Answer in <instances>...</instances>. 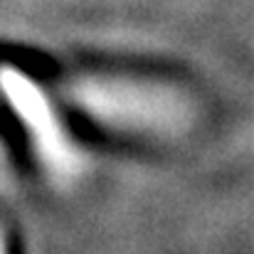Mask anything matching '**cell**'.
I'll use <instances>...</instances> for the list:
<instances>
[{
    "label": "cell",
    "instance_id": "7a4b0ae2",
    "mask_svg": "<svg viewBox=\"0 0 254 254\" xmlns=\"http://www.w3.org/2000/svg\"><path fill=\"white\" fill-rule=\"evenodd\" d=\"M82 94L86 109L99 114L101 119H114L124 126H138V128H158L175 121L178 104L163 96L158 89H148L143 84H124V82H96L84 84ZM96 116V119H99Z\"/></svg>",
    "mask_w": 254,
    "mask_h": 254
},
{
    "label": "cell",
    "instance_id": "6da1fadb",
    "mask_svg": "<svg viewBox=\"0 0 254 254\" xmlns=\"http://www.w3.org/2000/svg\"><path fill=\"white\" fill-rule=\"evenodd\" d=\"M2 84H5L10 104L15 106V111L25 121L27 131L32 133V141H35L37 153L45 161V166L55 173H60V175L74 173L77 170V156H74L72 143L64 136V128L57 121L50 101L45 99V94L22 72H15L10 67L5 69Z\"/></svg>",
    "mask_w": 254,
    "mask_h": 254
}]
</instances>
